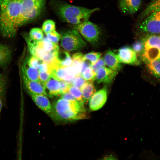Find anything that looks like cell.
I'll return each mask as SVG.
<instances>
[{
  "label": "cell",
  "mask_w": 160,
  "mask_h": 160,
  "mask_svg": "<svg viewBox=\"0 0 160 160\" xmlns=\"http://www.w3.org/2000/svg\"><path fill=\"white\" fill-rule=\"evenodd\" d=\"M21 0H4L0 4V32L7 38L16 35L15 25L19 14Z\"/></svg>",
  "instance_id": "1"
},
{
  "label": "cell",
  "mask_w": 160,
  "mask_h": 160,
  "mask_svg": "<svg viewBox=\"0 0 160 160\" xmlns=\"http://www.w3.org/2000/svg\"><path fill=\"white\" fill-rule=\"evenodd\" d=\"M56 13L63 21L75 25L88 20L92 13L99 8L89 9L65 3H58L55 6Z\"/></svg>",
  "instance_id": "2"
},
{
  "label": "cell",
  "mask_w": 160,
  "mask_h": 160,
  "mask_svg": "<svg viewBox=\"0 0 160 160\" xmlns=\"http://www.w3.org/2000/svg\"><path fill=\"white\" fill-rule=\"evenodd\" d=\"M85 110L78 101L61 98L54 103L51 116L57 120L71 121L85 117Z\"/></svg>",
  "instance_id": "3"
},
{
  "label": "cell",
  "mask_w": 160,
  "mask_h": 160,
  "mask_svg": "<svg viewBox=\"0 0 160 160\" xmlns=\"http://www.w3.org/2000/svg\"><path fill=\"white\" fill-rule=\"evenodd\" d=\"M46 0H21L19 14L15 28L17 31L21 27L38 18L45 7Z\"/></svg>",
  "instance_id": "4"
},
{
  "label": "cell",
  "mask_w": 160,
  "mask_h": 160,
  "mask_svg": "<svg viewBox=\"0 0 160 160\" xmlns=\"http://www.w3.org/2000/svg\"><path fill=\"white\" fill-rule=\"evenodd\" d=\"M61 35V45L66 50L72 51L79 50L86 45L80 33L75 28L64 31Z\"/></svg>",
  "instance_id": "5"
},
{
  "label": "cell",
  "mask_w": 160,
  "mask_h": 160,
  "mask_svg": "<svg viewBox=\"0 0 160 160\" xmlns=\"http://www.w3.org/2000/svg\"><path fill=\"white\" fill-rule=\"evenodd\" d=\"M74 28L91 44L95 45L98 42L101 35L102 30L97 25L87 20L75 25Z\"/></svg>",
  "instance_id": "6"
},
{
  "label": "cell",
  "mask_w": 160,
  "mask_h": 160,
  "mask_svg": "<svg viewBox=\"0 0 160 160\" xmlns=\"http://www.w3.org/2000/svg\"><path fill=\"white\" fill-rule=\"evenodd\" d=\"M138 31L148 34H160V11L154 12L142 20Z\"/></svg>",
  "instance_id": "7"
},
{
  "label": "cell",
  "mask_w": 160,
  "mask_h": 160,
  "mask_svg": "<svg viewBox=\"0 0 160 160\" xmlns=\"http://www.w3.org/2000/svg\"><path fill=\"white\" fill-rule=\"evenodd\" d=\"M51 77L58 81L64 80L70 82L78 76L77 71L73 65L63 67H59L51 69Z\"/></svg>",
  "instance_id": "8"
},
{
  "label": "cell",
  "mask_w": 160,
  "mask_h": 160,
  "mask_svg": "<svg viewBox=\"0 0 160 160\" xmlns=\"http://www.w3.org/2000/svg\"><path fill=\"white\" fill-rule=\"evenodd\" d=\"M116 57L121 63L124 64L137 65L140 62L137 59L136 53L131 48L125 46L119 49Z\"/></svg>",
  "instance_id": "9"
},
{
  "label": "cell",
  "mask_w": 160,
  "mask_h": 160,
  "mask_svg": "<svg viewBox=\"0 0 160 160\" xmlns=\"http://www.w3.org/2000/svg\"><path fill=\"white\" fill-rule=\"evenodd\" d=\"M57 55V54L45 50L39 44L38 42V45L35 49L33 56H36L44 63L47 64L51 69L60 66Z\"/></svg>",
  "instance_id": "10"
},
{
  "label": "cell",
  "mask_w": 160,
  "mask_h": 160,
  "mask_svg": "<svg viewBox=\"0 0 160 160\" xmlns=\"http://www.w3.org/2000/svg\"><path fill=\"white\" fill-rule=\"evenodd\" d=\"M107 95V89L105 87L95 92L89 100L90 109L95 111L102 108L106 101Z\"/></svg>",
  "instance_id": "11"
},
{
  "label": "cell",
  "mask_w": 160,
  "mask_h": 160,
  "mask_svg": "<svg viewBox=\"0 0 160 160\" xmlns=\"http://www.w3.org/2000/svg\"><path fill=\"white\" fill-rule=\"evenodd\" d=\"M21 75L23 84L28 93L43 94L48 96L44 86L40 81L30 80L22 72Z\"/></svg>",
  "instance_id": "12"
},
{
  "label": "cell",
  "mask_w": 160,
  "mask_h": 160,
  "mask_svg": "<svg viewBox=\"0 0 160 160\" xmlns=\"http://www.w3.org/2000/svg\"><path fill=\"white\" fill-rule=\"evenodd\" d=\"M119 7L122 12L133 15L140 9L142 0H119Z\"/></svg>",
  "instance_id": "13"
},
{
  "label": "cell",
  "mask_w": 160,
  "mask_h": 160,
  "mask_svg": "<svg viewBox=\"0 0 160 160\" xmlns=\"http://www.w3.org/2000/svg\"><path fill=\"white\" fill-rule=\"evenodd\" d=\"M37 106L47 114L51 116L52 111V106L47 96L43 94L28 93Z\"/></svg>",
  "instance_id": "14"
},
{
  "label": "cell",
  "mask_w": 160,
  "mask_h": 160,
  "mask_svg": "<svg viewBox=\"0 0 160 160\" xmlns=\"http://www.w3.org/2000/svg\"><path fill=\"white\" fill-rule=\"evenodd\" d=\"M118 72L105 66H103L96 71L95 80L98 83L109 84L112 82Z\"/></svg>",
  "instance_id": "15"
},
{
  "label": "cell",
  "mask_w": 160,
  "mask_h": 160,
  "mask_svg": "<svg viewBox=\"0 0 160 160\" xmlns=\"http://www.w3.org/2000/svg\"><path fill=\"white\" fill-rule=\"evenodd\" d=\"M11 49L7 45L0 43V67L5 69L9 65L12 56Z\"/></svg>",
  "instance_id": "16"
},
{
  "label": "cell",
  "mask_w": 160,
  "mask_h": 160,
  "mask_svg": "<svg viewBox=\"0 0 160 160\" xmlns=\"http://www.w3.org/2000/svg\"><path fill=\"white\" fill-rule=\"evenodd\" d=\"M103 59L105 65L110 69L118 72L121 69L120 63L117 58L116 55L111 50H109L106 52Z\"/></svg>",
  "instance_id": "17"
},
{
  "label": "cell",
  "mask_w": 160,
  "mask_h": 160,
  "mask_svg": "<svg viewBox=\"0 0 160 160\" xmlns=\"http://www.w3.org/2000/svg\"><path fill=\"white\" fill-rule=\"evenodd\" d=\"M142 39L144 43V50L148 49H160V35L148 34Z\"/></svg>",
  "instance_id": "18"
},
{
  "label": "cell",
  "mask_w": 160,
  "mask_h": 160,
  "mask_svg": "<svg viewBox=\"0 0 160 160\" xmlns=\"http://www.w3.org/2000/svg\"><path fill=\"white\" fill-rule=\"evenodd\" d=\"M160 11V0H153L139 15L138 20L140 22L151 13Z\"/></svg>",
  "instance_id": "19"
},
{
  "label": "cell",
  "mask_w": 160,
  "mask_h": 160,
  "mask_svg": "<svg viewBox=\"0 0 160 160\" xmlns=\"http://www.w3.org/2000/svg\"><path fill=\"white\" fill-rule=\"evenodd\" d=\"M45 87L48 91L50 97L60 95V84L58 81L51 78L45 84Z\"/></svg>",
  "instance_id": "20"
},
{
  "label": "cell",
  "mask_w": 160,
  "mask_h": 160,
  "mask_svg": "<svg viewBox=\"0 0 160 160\" xmlns=\"http://www.w3.org/2000/svg\"><path fill=\"white\" fill-rule=\"evenodd\" d=\"M22 72L30 80L40 81L39 72L36 68L29 66L25 62L22 67Z\"/></svg>",
  "instance_id": "21"
},
{
  "label": "cell",
  "mask_w": 160,
  "mask_h": 160,
  "mask_svg": "<svg viewBox=\"0 0 160 160\" xmlns=\"http://www.w3.org/2000/svg\"><path fill=\"white\" fill-rule=\"evenodd\" d=\"M38 44L46 51L57 54L59 51L57 43L49 40L47 37H44L41 41H38Z\"/></svg>",
  "instance_id": "22"
},
{
  "label": "cell",
  "mask_w": 160,
  "mask_h": 160,
  "mask_svg": "<svg viewBox=\"0 0 160 160\" xmlns=\"http://www.w3.org/2000/svg\"><path fill=\"white\" fill-rule=\"evenodd\" d=\"M80 90L84 102L89 100L95 92V86L92 81H87Z\"/></svg>",
  "instance_id": "23"
},
{
  "label": "cell",
  "mask_w": 160,
  "mask_h": 160,
  "mask_svg": "<svg viewBox=\"0 0 160 160\" xmlns=\"http://www.w3.org/2000/svg\"><path fill=\"white\" fill-rule=\"evenodd\" d=\"M57 57L61 67H67L72 65V60L68 52L59 51Z\"/></svg>",
  "instance_id": "24"
},
{
  "label": "cell",
  "mask_w": 160,
  "mask_h": 160,
  "mask_svg": "<svg viewBox=\"0 0 160 160\" xmlns=\"http://www.w3.org/2000/svg\"><path fill=\"white\" fill-rule=\"evenodd\" d=\"M145 63L151 73L156 78H160V60H153Z\"/></svg>",
  "instance_id": "25"
},
{
  "label": "cell",
  "mask_w": 160,
  "mask_h": 160,
  "mask_svg": "<svg viewBox=\"0 0 160 160\" xmlns=\"http://www.w3.org/2000/svg\"><path fill=\"white\" fill-rule=\"evenodd\" d=\"M72 65L76 69L78 75H81L83 61V55L80 52L74 54L72 56Z\"/></svg>",
  "instance_id": "26"
},
{
  "label": "cell",
  "mask_w": 160,
  "mask_h": 160,
  "mask_svg": "<svg viewBox=\"0 0 160 160\" xmlns=\"http://www.w3.org/2000/svg\"><path fill=\"white\" fill-rule=\"evenodd\" d=\"M68 92L76 99L80 105L84 107L85 102L80 89L71 84Z\"/></svg>",
  "instance_id": "27"
},
{
  "label": "cell",
  "mask_w": 160,
  "mask_h": 160,
  "mask_svg": "<svg viewBox=\"0 0 160 160\" xmlns=\"http://www.w3.org/2000/svg\"><path fill=\"white\" fill-rule=\"evenodd\" d=\"M82 77L86 81H92L95 80L96 73L91 68V66L86 68L81 73Z\"/></svg>",
  "instance_id": "28"
},
{
  "label": "cell",
  "mask_w": 160,
  "mask_h": 160,
  "mask_svg": "<svg viewBox=\"0 0 160 160\" xmlns=\"http://www.w3.org/2000/svg\"><path fill=\"white\" fill-rule=\"evenodd\" d=\"M28 35L31 39L38 41L41 40L44 38L42 30L38 28H33L31 29Z\"/></svg>",
  "instance_id": "29"
},
{
  "label": "cell",
  "mask_w": 160,
  "mask_h": 160,
  "mask_svg": "<svg viewBox=\"0 0 160 160\" xmlns=\"http://www.w3.org/2000/svg\"><path fill=\"white\" fill-rule=\"evenodd\" d=\"M42 29L46 34L55 31V23L52 20H47L43 24Z\"/></svg>",
  "instance_id": "30"
},
{
  "label": "cell",
  "mask_w": 160,
  "mask_h": 160,
  "mask_svg": "<svg viewBox=\"0 0 160 160\" xmlns=\"http://www.w3.org/2000/svg\"><path fill=\"white\" fill-rule=\"evenodd\" d=\"M101 54L99 52H92L83 56V58L89 61L91 65L95 63L100 57Z\"/></svg>",
  "instance_id": "31"
},
{
  "label": "cell",
  "mask_w": 160,
  "mask_h": 160,
  "mask_svg": "<svg viewBox=\"0 0 160 160\" xmlns=\"http://www.w3.org/2000/svg\"><path fill=\"white\" fill-rule=\"evenodd\" d=\"M29 66L36 68L38 65L43 62L36 56L31 55L25 62Z\"/></svg>",
  "instance_id": "32"
},
{
  "label": "cell",
  "mask_w": 160,
  "mask_h": 160,
  "mask_svg": "<svg viewBox=\"0 0 160 160\" xmlns=\"http://www.w3.org/2000/svg\"><path fill=\"white\" fill-rule=\"evenodd\" d=\"M87 81L81 75H78L76 76L70 83L72 85L80 89Z\"/></svg>",
  "instance_id": "33"
},
{
  "label": "cell",
  "mask_w": 160,
  "mask_h": 160,
  "mask_svg": "<svg viewBox=\"0 0 160 160\" xmlns=\"http://www.w3.org/2000/svg\"><path fill=\"white\" fill-rule=\"evenodd\" d=\"M46 35L47 39L51 41L57 43L61 37V34L57 32L55 30Z\"/></svg>",
  "instance_id": "34"
},
{
  "label": "cell",
  "mask_w": 160,
  "mask_h": 160,
  "mask_svg": "<svg viewBox=\"0 0 160 160\" xmlns=\"http://www.w3.org/2000/svg\"><path fill=\"white\" fill-rule=\"evenodd\" d=\"M133 49L138 54H141L144 50V45L142 39L135 41L133 44Z\"/></svg>",
  "instance_id": "35"
},
{
  "label": "cell",
  "mask_w": 160,
  "mask_h": 160,
  "mask_svg": "<svg viewBox=\"0 0 160 160\" xmlns=\"http://www.w3.org/2000/svg\"><path fill=\"white\" fill-rule=\"evenodd\" d=\"M60 95L68 92L69 88L71 84L67 81L64 80L60 81Z\"/></svg>",
  "instance_id": "36"
},
{
  "label": "cell",
  "mask_w": 160,
  "mask_h": 160,
  "mask_svg": "<svg viewBox=\"0 0 160 160\" xmlns=\"http://www.w3.org/2000/svg\"><path fill=\"white\" fill-rule=\"evenodd\" d=\"M105 65L103 58H100L95 63L91 65V67L96 72L98 69Z\"/></svg>",
  "instance_id": "37"
},
{
  "label": "cell",
  "mask_w": 160,
  "mask_h": 160,
  "mask_svg": "<svg viewBox=\"0 0 160 160\" xmlns=\"http://www.w3.org/2000/svg\"><path fill=\"white\" fill-rule=\"evenodd\" d=\"M37 68L39 71L46 72L50 75L51 70L49 65L43 62L38 65Z\"/></svg>",
  "instance_id": "38"
},
{
  "label": "cell",
  "mask_w": 160,
  "mask_h": 160,
  "mask_svg": "<svg viewBox=\"0 0 160 160\" xmlns=\"http://www.w3.org/2000/svg\"><path fill=\"white\" fill-rule=\"evenodd\" d=\"M40 81L44 86L46 83L51 78L50 75L46 72L39 71Z\"/></svg>",
  "instance_id": "39"
},
{
  "label": "cell",
  "mask_w": 160,
  "mask_h": 160,
  "mask_svg": "<svg viewBox=\"0 0 160 160\" xmlns=\"http://www.w3.org/2000/svg\"><path fill=\"white\" fill-rule=\"evenodd\" d=\"M61 95V98L70 101H78L69 92L63 94Z\"/></svg>",
  "instance_id": "40"
},
{
  "label": "cell",
  "mask_w": 160,
  "mask_h": 160,
  "mask_svg": "<svg viewBox=\"0 0 160 160\" xmlns=\"http://www.w3.org/2000/svg\"><path fill=\"white\" fill-rule=\"evenodd\" d=\"M5 86V79L3 75L0 74V92L1 91Z\"/></svg>",
  "instance_id": "41"
},
{
  "label": "cell",
  "mask_w": 160,
  "mask_h": 160,
  "mask_svg": "<svg viewBox=\"0 0 160 160\" xmlns=\"http://www.w3.org/2000/svg\"><path fill=\"white\" fill-rule=\"evenodd\" d=\"M2 101L1 98H0V114L2 109Z\"/></svg>",
  "instance_id": "42"
},
{
  "label": "cell",
  "mask_w": 160,
  "mask_h": 160,
  "mask_svg": "<svg viewBox=\"0 0 160 160\" xmlns=\"http://www.w3.org/2000/svg\"><path fill=\"white\" fill-rule=\"evenodd\" d=\"M4 0H0V4L3 2Z\"/></svg>",
  "instance_id": "43"
}]
</instances>
